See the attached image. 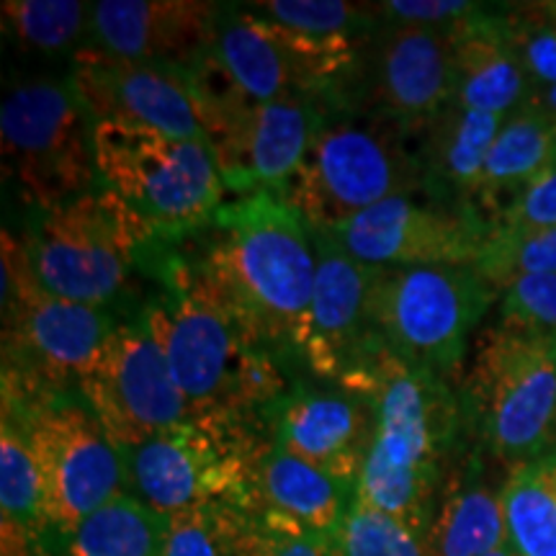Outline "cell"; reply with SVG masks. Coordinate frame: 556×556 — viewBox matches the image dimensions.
<instances>
[{
    "label": "cell",
    "instance_id": "obj_1",
    "mask_svg": "<svg viewBox=\"0 0 556 556\" xmlns=\"http://www.w3.org/2000/svg\"><path fill=\"white\" fill-rule=\"evenodd\" d=\"M178 242L250 343L302 366L317 255L291 201L281 191L232 197Z\"/></svg>",
    "mask_w": 556,
    "mask_h": 556
},
{
    "label": "cell",
    "instance_id": "obj_2",
    "mask_svg": "<svg viewBox=\"0 0 556 556\" xmlns=\"http://www.w3.org/2000/svg\"><path fill=\"white\" fill-rule=\"evenodd\" d=\"M142 274L157 291L139 315L163 345L193 415L268 422L270 409L294 387L287 361L250 343L178 240H152Z\"/></svg>",
    "mask_w": 556,
    "mask_h": 556
},
{
    "label": "cell",
    "instance_id": "obj_3",
    "mask_svg": "<svg viewBox=\"0 0 556 556\" xmlns=\"http://www.w3.org/2000/svg\"><path fill=\"white\" fill-rule=\"evenodd\" d=\"M351 392L374 405V438L356 495L426 539L446 471L471 443L456 387L379 348Z\"/></svg>",
    "mask_w": 556,
    "mask_h": 556
},
{
    "label": "cell",
    "instance_id": "obj_4",
    "mask_svg": "<svg viewBox=\"0 0 556 556\" xmlns=\"http://www.w3.org/2000/svg\"><path fill=\"white\" fill-rule=\"evenodd\" d=\"M471 446L516 471L556 456V338L495 319L456 384Z\"/></svg>",
    "mask_w": 556,
    "mask_h": 556
},
{
    "label": "cell",
    "instance_id": "obj_5",
    "mask_svg": "<svg viewBox=\"0 0 556 556\" xmlns=\"http://www.w3.org/2000/svg\"><path fill=\"white\" fill-rule=\"evenodd\" d=\"M422 193L415 135L379 116L330 109L283 197L319 232L394 197Z\"/></svg>",
    "mask_w": 556,
    "mask_h": 556
},
{
    "label": "cell",
    "instance_id": "obj_6",
    "mask_svg": "<svg viewBox=\"0 0 556 556\" xmlns=\"http://www.w3.org/2000/svg\"><path fill=\"white\" fill-rule=\"evenodd\" d=\"M497 291L475 266L374 268L368 325L384 351L417 371L458 384L469 338Z\"/></svg>",
    "mask_w": 556,
    "mask_h": 556
},
{
    "label": "cell",
    "instance_id": "obj_7",
    "mask_svg": "<svg viewBox=\"0 0 556 556\" xmlns=\"http://www.w3.org/2000/svg\"><path fill=\"white\" fill-rule=\"evenodd\" d=\"M99 178L137 214L155 240L197 232L227 201L219 163L206 139L170 137L139 124H96Z\"/></svg>",
    "mask_w": 556,
    "mask_h": 556
},
{
    "label": "cell",
    "instance_id": "obj_8",
    "mask_svg": "<svg viewBox=\"0 0 556 556\" xmlns=\"http://www.w3.org/2000/svg\"><path fill=\"white\" fill-rule=\"evenodd\" d=\"M119 319L41 287L24 240L3 232V392L78 389Z\"/></svg>",
    "mask_w": 556,
    "mask_h": 556
},
{
    "label": "cell",
    "instance_id": "obj_9",
    "mask_svg": "<svg viewBox=\"0 0 556 556\" xmlns=\"http://www.w3.org/2000/svg\"><path fill=\"white\" fill-rule=\"evenodd\" d=\"M255 422L235 415H193L176 428L122 448L124 492L168 518L208 503L253 507L263 451Z\"/></svg>",
    "mask_w": 556,
    "mask_h": 556
},
{
    "label": "cell",
    "instance_id": "obj_10",
    "mask_svg": "<svg viewBox=\"0 0 556 556\" xmlns=\"http://www.w3.org/2000/svg\"><path fill=\"white\" fill-rule=\"evenodd\" d=\"M155 240L124 201L99 184L65 204L37 212L24 248L41 287L70 302L109 309Z\"/></svg>",
    "mask_w": 556,
    "mask_h": 556
},
{
    "label": "cell",
    "instance_id": "obj_11",
    "mask_svg": "<svg viewBox=\"0 0 556 556\" xmlns=\"http://www.w3.org/2000/svg\"><path fill=\"white\" fill-rule=\"evenodd\" d=\"M3 415L18 422L37 462L47 539L67 536L80 520L124 492L122 448L78 389L3 392Z\"/></svg>",
    "mask_w": 556,
    "mask_h": 556
},
{
    "label": "cell",
    "instance_id": "obj_12",
    "mask_svg": "<svg viewBox=\"0 0 556 556\" xmlns=\"http://www.w3.org/2000/svg\"><path fill=\"white\" fill-rule=\"evenodd\" d=\"M96 124L70 83L26 80L0 109L3 170L26 204L45 212L101 184Z\"/></svg>",
    "mask_w": 556,
    "mask_h": 556
},
{
    "label": "cell",
    "instance_id": "obj_13",
    "mask_svg": "<svg viewBox=\"0 0 556 556\" xmlns=\"http://www.w3.org/2000/svg\"><path fill=\"white\" fill-rule=\"evenodd\" d=\"M78 392L119 448L137 446L193 417L163 345L139 312L116 323Z\"/></svg>",
    "mask_w": 556,
    "mask_h": 556
},
{
    "label": "cell",
    "instance_id": "obj_14",
    "mask_svg": "<svg viewBox=\"0 0 556 556\" xmlns=\"http://www.w3.org/2000/svg\"><path fill=\"white\" fill-rule=\"evenodd\" d=\"M454 103V29L381 24L364 41L343 109L417 135Z\"/></svg>",
    "mask_w": 556,
    "mask_h": 556
},
{
    "label": "cell",
    "instance_id": "obj_15",
    "mask_svg": "<svg viewBox=\"0 0 556 556\" xmlns=\"http://www.w3.org/2000/svg\"><path fill=\"white\" fill-rule=\"evenodd\" d=\"M490 229L477 208L448 206L415 193L381 201L328 235L371 268L475 266Z\"/></svg>",
    "mask_w": 556,
    "mask_h": 556
},
{
    "label": "cell",
    "instance_id": "obj_16",
    "mask_svg": "<svg viewBox=\"0 0 556 556\" xmlns=\"http://www.w3.org/2000/svg\"><path fill=\"white\" fill-rule=\"evenodd\" d=\"M330 109L312 101L240 103L201 122L227 193H287Z\"/></svg>",
    "mask_w": 556,
    "mask_h": 556
},
{
    "label": "cell",
    "instance_id": "obj_17",
    "mask_svg": "<svg viewBox=\"0 0 556 556\" xmlns=\"http://www.w3.org/2000/svg\"><path fill=\"white\" fill-rule=\"evenodd\" d=\"M70 88L93 124H139L170 137L206 139L186 70L124 60L93 45L73 54Z\"/></svg>",
    "mask_w": 556,
    "mask_h": 556
},
{
    "label": "cell",
    "instance_id": "obj_18",
    "mask_svg": "<svg viewBox=\"0 0 556 556\" xmlns=\"http://www.w3.org/2000/svg\"><path fill=\"white\" fill-rule=\"evenodd\" d=\"M312 240L317 274L302 366L317 377L351 389L364 377L374 353L381 348L368 325L366 309L374 268L348 255L328 232L312 229Z\"/></svg>",
    "mask_w": 556,
    "mask_h": 556
},
{
    "label": "cell",
    "instance_id": "obj_19",
    "mask_svg": "<svg viewBox=\"0 0 556 556\" xmlns=\"http://www.w3.org/2000/svg\"><path fill=\"white\" fill-rule=\"evenodd\" d=\"M268 428L283 451L356 484L374 438V405L343 387L294 384L268 413Z\"/></svg>",
    "mask_w": 556,
    "mask_h": 556
},
{
    "label": "cell",
    "instance_id": "obj_20",
    "mask_svg": "<svg viewBox=\"0 0 556 556\" xmlns=\"http://www.w3.org/2000/svg\"><path fill=\"white\" fill-rule=\"evenodd\" d=\"M219 9L204 0H101L90 5V34L116 58L189 70L212 45Z\"/></svg>",
    "mask_w": 556,
    "mask_h": 556
},
{
    "label": "cell",
    "instance_id": "obj_21",
    "mask_svg": "<svg viewBox=\"0 0 556 556\" xmlns=\"http://www.w3.org/2000/svg\"><path fill=\"white\" fill-rule=\"evenodd\" d=\"M505 116L448 103L415 135L422 193L441 204L477 208L484 165ZM479 212V208H477Z\"/></svg>",
    "mask_w": 556,
    "mask_h": 556
},
{
    "label": "cell",
    "instance_id": "obj_22",
    "mask_svg": "<svg viewBox=\"0 0 556 556\" xmlns=\"http://www.w3.org/2000/svg\"><path fill=\"white\" fill-rule=\"evenodd\" d=\"M486 458L469 443L448 467L426 533L428 556H486L507 544L505 484L490 482Z\"/></svg>",
    "mask_w": 556,
    "mask_h": 556
},
{
    "label": "cell",
    "instance_id": "obj_23",
    "mask_svg": "<svg viewBox=\"0 0 556 556\" xmlns=\"http://www.w3.org/2000/svg\"><path fill=\"white\" fill-rule=\"evenodd\" d=\"M356 497V484L304 462L270 441L253 482V510L332 539Z\"/></svg>",
    "mask_w": 556,
    "mask_h": 556
},
{
    "label": "cell",
    "instance_id": "obj_24",
    "mask_svg": "<svg viewBox=\"0 0 556 556\" xmlns=\"http://www.w3.org/2000/svg\"><path fill=\"white\" fill-rule=\"evenodd\" d=\"M523 67L507 47L500 5H479L454 26V103L492 116H510L531 96Z\"/></svg>",
    "mask_w": 556,
    "mask_h": 556
},
{
    "label": "cell",
    "instance_id": "obj_25",
    "mask_svg": "<svg viewBox=\"0 0 556 556\" xmlns=\"http://www.w3.org/2000/svg\"><path fill=\"white\" fill-rule=\"evenodd\" d=\"M556 168V124L523 103L505 116L484 165L477 208L490 222L518 197L526 186Z\"/></svg>",
    "mask_w": 556,
    "mask_h": 556
},
{
    "label": "cell",
    "instance_id": "obj_26",
    "mask_svg": "<svg viewBox=\"0 0 556 556\" xmlns=\"http://www.w3.org/2000/svg\"><path fill=\"white\" fill-rule=\"evenodd\" d=\"M163 546L165 518L122 492L58 539V556H163Z\"/></svg>",
    "mask_w": 556,
    "mask_h": 556
},
{
    "label": "cell",
    "instance_id": "obj_27",
    "mask_svg": "<svg viewBox=\"0 0 556 556\" xmlns=\"http://www.w3.org/2000/svg\"><path fill=\"white\" fill-rule=\"evenodd\" d=\"M263 520L240 503H208L165 518L163 556H261Z\"/></svg>",
    "mask_w": 556,
    "mask_h": 556
},
{
    "label": "cell",
    "instance_id": "obj_28",
    "mask_svg": "<svg viewBox=\"0 0 556 556\" xmlns=\"http://www.w3.org/2000/svg\"><path fill=\"white\" fill-rule=\"evenodd\" d=\"M3 26L29 52L78 54L90 31V5L75 0H5Z\"/></svg>",
    "mask_w": 556,
    "mask_h": 556
},
{
    "label": "cell",
    "instance_id": "obj_29",
    "mask_svg": "<svg viewBox=\"0 0 556 556\" xmlns=\"http://www.w3.org/2000/svg\"><path fill=\"white\" fill-rule=\"evenodd\" d=\"M0 520L29 531L39 546L47 539L37 462L24 430L9 415H3L0 426Z\"/></svg>",
    "mask_w": 556,
    "mask_h": 556
},
{
    "label": "cell",
    "instance_id": "obj_30",
    "mask_svg": "<svg viewBox=\"0 0 556 556\" xmlns=\"http://www.w3.org/2000/svg\"><path fill=\"white\" fill-rule=\"evenodd\" d=\"M503 513L507 544L520 556H556V495L533 467L507 475Z\"/></svg>",
    "mask_w": 556,
    "mask_h": 556
},
{
    "label": "cell",
    "instance_id": "obj_31",
    "mask_svg": "<svg viewBox=\"0 0 556 556\" xmlns=\"http://www.w3.org/2000/svg\"><path fill=\"white\" fill-rule=\"evenodd\" d=\"M250 11L317 39H356L364 41L384 24L379 3L358 5L343 0H266L250 3Z\"/></svg>",
    "mask_w": 556,
    "mask_h": 556
},
{
    "label": "cell",
    "instance_id": "obj_32",
    "mask_svg": "<svg viewBox=\"0 0 556 556\" xmlns=\"http://www.w3.org/2000/svg\"><path fill=\"white\" fill-rule=\"evenodd\" d=\"M475 268L497 294L523 276L556 274V227L533 232L492 227Z\"/></svg>",
    "mask_w": 556,
    "mask_h": 556
},
{
    "label": "cell",
    "instance_id": "obj_33",
    "mask_svg": "<svg viewBox=\"0 0 556 556\" xmlns=\"http://www.w3.org/2000/svg\"><path fill=\"white\" fill-rule=\"evenodd\" d=\"M332 544L338 556H428L420 533L358 495L348 507Z\"/></svg>",
    "mask_w": 556,
    "mask_h": 556
},
{
    "label": "cell",
    "instance_id": "obj_34",
    "mask_svg": "<svg viewBox=\"0 0 556 556\" xmlns=\"http://www.w3.org/2000/svg\"><path fill=\"white\" fill-rule=\"evenodd\" d=\"M500 21L531 88L556 86V21L544 11V3L500 5Z\"/></svg>",
    "mask_w": 556,
    "mask_h": 556
},
{
    "label": "cell",
    "instance_id": "obj_35",
    "mask_svg": "<svg viewBox=\"0 0 556 556\" xmlns=\"http://www.w3.org/2000/svg\"><path fill=\"white\" fill-rule=\"evenodd\" d=\"M497 319L556 338V274L523 276L497 294Z\"/></svg>",
    "mask_w": 556,
    "mask_h": 556
},
{
    "label": "cell",
    "instance_id": "obj_36",
    "mask_svg": "<svg viewBox=\"0 0 556 556\" xmlns=\"http://www.w3.org/2000/svg\"><path fill=\"white\" fill-rule=\"evenodd\" d=\"M479 5L482 3H464V0H384L379 3V11L387 24L454 29L471 13H477Z\"/></svg>",
    "mask_w": 556,
    "mask_h": 556
},
{
    "label": "cell",
    "instance_id": "obj_37",
    "mask_svg": "<svg viewBox=\"0 0 556 556\" xmlns=\"http://www.w3.org/2000/svg\"><path fill=\"white\" fill-rule=\"evenodd\" d=\"M261 516V513H258ZM263 520V552L261 556H338L332 539L315 536V533L302 531L294 523L261 516Z\"/></svg>",
    "mask_w": 556,
    "mask_h": 556
},
{
    "label": "cell",
    "instance_id": "obj_38",
    "mask_svg": "<svg viewBox=\"0 0 556 556\" xmlns=\"http://www.w3.org/2000/svg\"><path fill=\"white\" fill-rule=\"evenodd\" d=\"M528 103H531L539 114H544L548 122L556 124V86L533 88L531 96H528Z\"/></svg>",
    "mask_w": 556,
    "mask_h": 556
},
{
    "label": "cell",
    "instance_id": "obj_39",
    "mask_svg": "<svg viewBox=\"0 0 556 556\" xmlns=\"http://www.w3.org/2000/svg\"><path fill=\"white\" fill-rule=\"evenodd\" d=\"M533 471H536L541 482H544L548 490L556 495V456H548V458H544V462L533 464Z\"/></svg>",
    "mask_w": 556,
    "mask_h": 556
},
{
    "label": "cell",
    "instance_id": "obj_40",
    "mask_svg": "<svg viewBox=\"0 0 556 556\" xmlns=\"http://www.w3.org/2000/svg\"><path fill=\"white\" fill-rule=\"evenodd\" d=\"M486 556H520V554L510 544H503V546L495 548V552H490Z\"/></svg>",
    "mask_w": 556,
    "mask_h": 556
},
{
    "label": "cell",
    "instance_id": "obj_41",
    "mask_svg": "<svg viewBox=\"0 0 556 556\" xmlns=\"http://www.w3.org/2000/svg\"><path fill=\"white\" fill-rule=\"evenodd\" d=\"M544 11L556 21V0H544Z\"/></svg>",
    "mask_w": 556,
    "mask_h": 556
}]
</instances>
